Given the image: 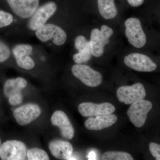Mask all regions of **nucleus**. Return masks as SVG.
I'll list each match as a JSON object with an SVG mask.
<instances>
[{
    "label": "nucleus",
    "instance_id": "1",
    "mask_svg": "<svg viewBox=\"0 0 160 160\" xmlns=\"http://www.w3.org/2000/svg\"><path fill=\"white\" fill-rule=\"evenodd\" d=\"M113 34L112 28L106 25H102L101 29L95 28L92 30L89 41L92 54L97 58L102 56L105 47L109 42V38Z\"/></svg>",
    "mask_w": 160,
    "mask_h": 160
},
{
    "label": "nucleus",
    "instance_id": "2",
    "mask_svg": "<svg viewBox=\"0 0 160 160\" xmlns=\"http://www.w3.org/2000/svg\"><path fill=\"white\" fill-rule=\"evenodd\" d=\"M125 25V34L129 43L136 48L145 46L147 39L140 20L137 18H129L126 20Z\"/></svg>",
    "mask_w": 160,
    "mask_h": 160
},
{
    "label": "nucleus",
    "instance_id": "3",
    "mask_svg": "<svg viewBox=\"0 0 160 160\" xmlns=\"http://www.w3.org/2000/svg\"><path fill=\"white\" fill-rule=\"evenodd\" d=\"M37 38L42 42L52 40L54 45L61 46L67 40L66 32L62 28L53 24H46L35 31Z\"/></svg>",
    "mask_w": 160,
    "mask_h": 160
},
{
    "label": "nucleus",
    "instance_id": "4",
    "mask_svg": "<svg viewBox=\"0 0 160 160\" xmlns=\"http://www.w3.org/2000/svg\"><path fill=\"white\" fill-rule=\"evenodd\" d=\"M57 5L53 2H49L38 7L30 18L28 27L32 31H36L46 24L48 20L54 14Z\"/></svg>",
    "mask_w": 160,
    "mask_h": 160
},
{
    "label": "nucleus",
    "instance_id": "5",
    "mask_svg": "<svg viewBox=\"0 0 160 160\" xmlns=\"http://www.w3.org/2000/svg\"><path fill=\"white\" fill-rule=\"evenodd\" d=\"M152 107V104L150 101L139 100L132 104L127 111V115L136 127L141 128L145 125L147 114Z\"/></svg>",
    "mask_w": 160,
    "mask_h": 160
},
{
    "label": "nucleus",
    "instance_id": "6",
    "mask_svg": "<svg viewBox=\"0 0 160 160\" xmlns=\"http://www.w3.org/2000/svg\"><path fill=\"white\" fill-rule=\"evenodd\" d=\"M72 72L76 78L89 87H97L102 84V74L90 66L77 64L72 66Z\"/></svg>",
    "mask_w": 160,
    "mask_h": 160
},
{
    "label": "nucleus",
    "instance_id": "7",
    "mask_svg": "<svg viewBox=\"0 0 160 160\" xmlns=\"http://www.w3.org/2000/svg\"><path fill=\"white\" fill-rule=\"evenodd\" d=\"M27 152L26 146L22 142L9 140L1 145L0 157L3 160H25Z\"/></svg>",
    "mask_w": 160,
    "mask_h": 160
},
{
    "label": "nucleus",
    "instance_id": "8",
    "mask_svg": "<svg viewBox=\"0 0 160 160\" xmlns=\"http://www.w3.org/2000/svg\"><path fill=\"white\" fill-rule=\"evenodd\" d=\"M146 95L145 88L141 83H136L132 86H121L117 91L118 99L126 105L144 99Z\"/></svg>",
    "mask_w": 160,
    "mask_h": 160
},
{
    "label": "nucleus",
    "instance_id": "9",
    "mask_svg": "<svg viewBox=\"0 0 160 160\" xmlns=\"http://www.w3.org/2000/svg\"><path fill=\"white\" fill-rule=\"evenodd\" d=\"M124 63L126 66L136 71L151 72L156 69L157 66L147 56L134 52L124 58Z\"/></svg>",
    "mask_w": 160,
    "mask_h": 160
},
{
    "label": "nucleus",
    "instance_id": "10",
    "mask_svg": "<svg viewBox=\"0 0 160 160\" xmlns=\"http://www.w3.org/2000/svg\"><path fill=\"white\" fill-rule=\"evenodd\" d=\"M41 114L39 106L37 104H26L15 109L13 116L18 124L26 126L37 119Z\"/></svg>",
    "mask_w": 160,
    "mask_h": 160
},
{
    "label": "nucleus",
    "instance_id": "11",
    "mask_svg": "<svg viewBox=\"0 0 160 160\" xmlns=\"http://www.w3.org/2000/svg\"><path fill=\"white\" fill-rule=\"evenodd\" d=\"M10 9L20 18L31 17L39 7V0H6Z\"/></svg>",
    "mask_w": 160,
    "mask_h": 160
},
{
    "label": "nucleus",
    "instance_id": "12",
    "mask_svg": "<svg viewBox=\"0 0 160 160\" xmlns=\"http://www.w3.org/2000/svg\"><path fill=\"white\" fill-rule=\"evenodd\" d=\"M78 109L80 114L85 117L112 114L115 111L114 106L109 102L98 104L83 102L79 105Z\"/></svg>",
    "mask_w": 160,
    "mask_h": 160
},
{
    "label": "nucleus",
    "instance_id": "13",
    "mask_svg": "<svg viewBox=\"0 0 160 160\" xmlns=\"http://www.w3.org/2000/svg\"><path fill=\"white\" fill-rule=\"evenodd\" d=\"M32 51V46L29 44H18L12 48V54L19 67L26 70L34 68L35 63L29 56Z\"/></svg>",
    "mask_w": 160,
    "mask_h": 160
},
{
    "label": "nucleus",
    "instance_id": "14",
    "mask_svg": "<svg viewBox=\"0 0 160 160\" xmlns=\"http://www.w3.org/2000/svg\"><path fill=\"white\" fill-rule=\"evenodd\" d=\"M52 124L59 128L63 138L71 140L74 137V130L69 118L64 112L58 110L55 112L51 118Z\"/></svg>",
    "mask_w": 160,
    "mask_h": 160
},
{
    "label": "nucleus",
    "instance_id": "15",
    "mask_svg": "<svg viewBox=\"0 0 160 160\" xmlns=\"http://www.w3.org/2000/svg\"><path fill=\"white\" fill-rule=\"evenodd\" d=\"M117 120V116L112 114L97 116L95 118L90 117L86 120L85 126L89 130H101L111 127Z\"/></svg>",
    "mask_w": 160,
    "mask_h": 160
},
{
    "label": "nucleus",
    "instance_id": "16",
    "mask_svg": "<svg viewBox=\"0 0 160 160\" xmlns=\"http://www.w3.org/2000/svg\"><path fill=\"white\" fill-rule=\"evenodd\" d=\"M49 149L54 157L62 160H69L73 152L71 143L60 140L50 142Z\"/></svg>",
    "mask_w": 160,
    "mask_h": 160
},
{
    "label": "nucleus",
    "instance_id": "17",
    "mask_svg": "<svg viewBox=\"0 0 160 160\" xmlns=\"http://www.w3.org/2000/svg\"><path fill=\"white\" fill-rule=\"evenodd\" d=\"M27 82L22 78L10 79L5 82L4 86V93L7 98L18 93H21V90L26 88Z\"/></svg>",
    "mask_w": 160,
    "mask_h": 160
},
{
    "label": "nucleus",
    "instance_id": "18",
    "mask_svg": "<svg viewBox=\"0 0 160 160\" xmlns=\"http://www.w3.org/2000/svg\"><path fill=\"white\" fill-rule=\"evenodd\" d=\"M98 9L101 15L104 19L110 20L118 14V9L115 0H98Z\"/></svg>",
    "mask_w": 160,
    "mask_h": 160
},
{
    "label": "nucleus",
    "instance_id": "19",
    "mask_svg": "<svg viewBox=\"0 0 160 160\" xmlns=\"http://www.w3.org/2000/svg\"><path fill=\"white\" fill-rule=\"evenodd\" d=\"M92 55L90 42L88 41L85 48L75 54L72 58L75 62L81 64L89 61L91 58Z\"/></svg>",
    "mask_w": 160,
    "mask_h": 160
},
{
    "label": "nucleus",
    "instance_id": "20",
    "mask_svg": "<svg viewBox=\"0 0 160 160\" xmlns=\"http://www.w3.org/2000/svg\"><path fill=\"white\" fill-rule=\"evenodd\" d=\"M102 159L103 160H133L132 156L124 152L107 151L103 153Z\"/></svg>",
    "mask_w": 160,
    "mask_h": 160
},
{
    "label": "nucleus",
    "instance_id": "21",
    "mask_svg": "<svg viewBox=\"0 0 160 160\" xmlns=\"http://www.w3.org/2000/svg\"><path fill=\"white\" fill-rule=\"evenodd\" d=\"M27 157L29 160H47L49 158L46 151L39 148H32L27 152Z\"/></svg>",
    "mask_w": 160,
    "mask_h": 160
},
{
    "label": "nucleus",
    "instance_id": "22",
    "mask_svg": "<svg viewBox=\"0 0 160 160\" xmlns=\"http://www.w3.org/2000/svg\"><path fill=\"white\" fill-rule=\"evenodd\" d=\"M13 21L14 18L11 13L0 9V29L10 26Z\"/></svg>",
    "mask_w": 160,
    "mask_h": 160
},
{
    "label": "nucleus",
    "instance_id": "23",
    "mask_svg": "<svg viewBox=\"0 0 160 160\" xmlns=\"http://www.w3.org/2000/svg\"><path fill=\"white\" fill-rule=\"evenodd\" d=\"M11 51L9 46L5 42L0 40V63L4 62L9 59Z\"/></svg>",
    "mask_w": 160,
    "mask_h": 160
},
{
    "label": "nucleus",
    "instance_id": "24",
    "mask_svg": "<svg viewBox=\"0 0 160 160\" xmlns=\"http://www.w3.org/2000/svg\"><path fill=\"white\" fill-rule=\"evenodd\" d=\"M88 42L84 36H78L75 39V47L77 50L79 51L85 48Z\"/></svg>",
    "mask_w": 160,
    "mask_h": 160
},
{
    "label": "nucleus",
    "instance_id": "25",
    "mask_svg": "<svg viewBox=\"0 0 160 160\" xmlns=\"http://www.w3.org/2000/svg\"><path fill=\"white\" fill-rule=\"evenodd\" d=\"M149 149L152 155L156 158V160H160V145L156 143H150L149 145Z\"/></svg>",
    "mask_w": 160,
    "mask_h": 160
},
{
    "label": "nucleus",
    "instance_id": "26",
    "mask_svg": "<svg viewBox=\"0 0 160 160\" xmlns=\"http://www.w3.org/2000/svg\"><path fill=\"white\" fill-rule=\"evenodd\" d=\"M22 102V96L21 93L12 96L9 98V102L10 105L17 106L20 105Z\"/></svg>",
    "mask_w": 160,
    "mask_h": 160
},
{
    "label": "nucleus",
    "instance_id": "27",
    "mask_svg": "<svg viewBox=\"0 0 160 160\" xmlns=\"http://www.w3.org/2000/svg\"><path fill=\"white\" fill-rule=\"evenodd\" d=\"M128 3L132 7H138L142 5L144 0H127Z\"/></svg>",
    "mask_w": 160,
    "mask_h": 160
},
{
    "label": "nucleus",
    "instance_id": "28",
    "mask_svg": "<svg viewBox=\"0 0 160 160\" xmlns=\"http://www.w3.org/2000/svg\"><path fill=\"white\" fill-rule=\"evenodd\" d=\"M96 156V155L94 152L91 151L89 152L88 157L89 158V160H95Z\"/></svg>",
    "mask_w": 160,
    "mask_h": 160
},
{
    "label": "nucleus",
    "instance_id": "29",
    "mask_svg": "<svg viewBox=\"0 0 160 160\" xmlns=\"http://www.w3.org/2000/svg\"><path fill=\"white\" fill-rule=\"evenodd\" d=\"M1 139H0V148H1Z\"/></svg>",
    "mask_w": 160,
    "mask_h": 160
}]
</instances>
